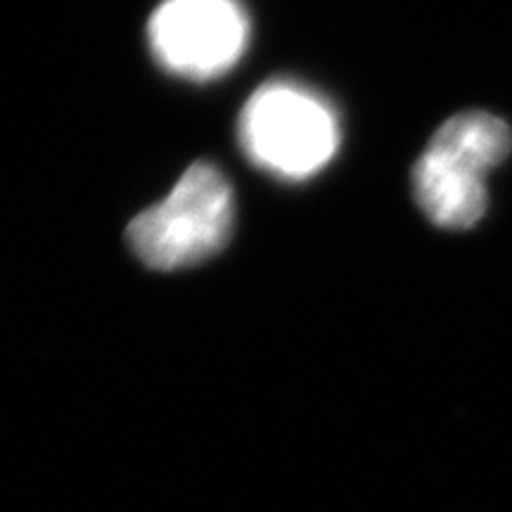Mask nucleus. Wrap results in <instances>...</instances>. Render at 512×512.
<instances>
[{
  "instance_id": "2",
  "label": "nucleus",
  "mask_w": 512,
  "mask_h": 512,
  "mask_svg": "<svg viewBox=\"0 0 512 512\" xmlns=\"http://www.w3.org/2000/svg\"><path fill=\"white\" fill-rule=\"evenodd\" d=\"M512 150V133L494 114H456L434 133L413 171L420 209L434 226L472 228L486 211L484 176Z\"/></svg>"
},
{
  "instance_id": "4",
  "label": "nucleus",
  "mask_w": 512,
  "mask_h": 512,
  "mask_svg": "<svg viewBox=\"0 0 512 512\" xmlns=\"http://www.w3.org/2000/svg\"><path fill=\"white\" fill-rule=\"evenodd\" d=\"M147 43L169 74L214 81L245 55L249 15L240 0H164L147 22Z\"/></svg>"
},
{
  "instance_id": "1",
  "label": "nucleus",
  "mask_w": 512,
  "mask_h": 512,
  "mask_svg": "<svg viewBox=\"0 0 512 512\" xmlns=\"http://www.w3.org/2000/svg\"><path fill=\"white\" fill-rule=\"evenodd\" d=\"M238 138L256 169L287 183L309 181L335 159L342 140L330 100L294 79H273L249 95Z\"/></svg>"
},
{
  "instance_id": "3",
  "label": "nucleus",
  "mask_w": 512,
  "mask_h": 512,
  "mask_svg": "<svg viewBox=\"0 0 512 512\" xmlns=\"http://www.w3.org/2000/svg\"><path fill=\"white\" fill-rule=\"evenodd\" d=\"M233 216L228 178L219 166L197 162L162 202L140 211L126 230V240L147 268L178 271L219 254L228 245Z\"/></svg>"
}]
</instances>
